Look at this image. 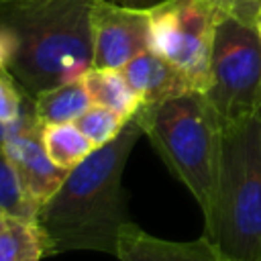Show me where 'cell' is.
Returning <instances> with one entry per match:
<instances>
[{
    "mask_svg": "<svg viewBox=\"0 0 261 261\" xmlns=\"http://www.w3.org/2000/svg\"><path fill=\"white\" fill-rule=\"evenodd\" d=\"M143 128L135 118L110 143L94 149L67 171L63 184L41 204L37 226L43 255L98 251L116 257L118 237L130 222L122 171Z\"/></svg>",
    "mask_w": 261,
    "mask_h": 261,
    "instance_id": "1",
    "label": "cell"
},
{
    "mask_svg": "<svg viewBox=\"0 0 261 261\" xmlns=\"http://www.w3.org/2000/svg\"><path fill=\"white\" fill-rule=\"evenodd\" d=\"M6 69L31 94L73 82L92 67L90 0H0Z\"/></svg>",
    "mask_w": 261,
    "mask_h": 261,
    "instance_id": "2",
    "label": "cell"
},
{
    "mask_svg": "<svg viewBox=\"0 0 261 261\" xmlns=\"http://www.w3.org/2000/svg\"><path fill=\"white\" fill-rule=\"evenodd\" d=\"M204 237L222 259L261 261V116L222 128L214 200Z\"/></svg>",
    "mask_w": 261,
    "mask_h": 261,
    "instance_id": "3",
    "label": "cell"
},
{
    "mask_svg": "<svg viewBox=\"0 0 261 261\" xmlns=\"http://www.w3.org/2000/svg\"><path fill=\"white\" fill-rule=\"evenodd\" d=\"M167 169L208 214L222 149V122L204 92H186L157 104H141L133 116Z\"/></svg>",
    "mask_w": 261,
    "mask_h": 261,
    "instance_id": "4",
    "label": "cell"
},
{
    "mask_svg": "<svg viewBox=\"0 0 261 261\" xmlns=\"http://www.w3.org/2000/svg\"><path fill=\"white\" fill-rule=\"evenodd\" d=\"M222 128L259 114L261 106V33L259 27L218 14L210 82L206 88Z\"/></svg>",
    "mask_w": 261,
    "mask_h": 261,
    "instance_id": "5",
    "label": "cell"
},
{
    "mask_svg": "<svg viewBox=\"0 0 261 261\" xmlns=\"http://www.w3.org/2000/svg\"><path fill=\"white\" fill-rule=\"evenodd\" d=\"M218 12L208 0H161L149 6V49L206 92Z\"/></svg>",
    "mask_w": 261,
    "mask_h": 261,
    "instance_id": "6",
    "label": "cell"
},
{
    "mask_svg": "<svg viewBox=\"0 0 261 261\" xmlns=\"http://www.w3.org/2000/svg\"><path fill=\"white\" fill-rule=\"evenodd\" d=\"M92 67L120 69L149 49V8L90 0Z\"/></svg>",
    "mask_w": 261,
    "mask_h": 261,
    "instance_id": "7",
    "label": "cell"
},
{
    "mask_svg": "<svg viewBox=\"0 0 261 261\" xmlns=\"http://www.w3.org/2000/svg\"><path fill=\"white\" fill-rule=\"evenodd\" d=\"M43 122L33 110V102L24 108L22 116L10 124L2 147L16 169V175L37 208L51 198V194L63 184L67 169L53 163L43 145Z\"/></svg>",
    "mask_w": 261,
    "mask_h": 261,
    "instance_id": "8",
    "label": "cell"
},
{
    "mask_svg": "<svg viewBox=\"0 0 261 261\" xmlns=\"http://www.w3.org/2000/svg\"><path fill=\"white\" fill-rule=\"evenodd\" d=\"M116 257L120 261H220L218 249L208 237L194 241H165L145 232L133 220L122 226Z\"/></svg>",
    "mask_w": 261,
    "mask_h": 261,
    "instance_id": "9",
    "label": "cell"
},
{
    "mask_svg": "<svg viewBox=\"0 0 261 261\" xmlns=\"http://www.w3.org/2000/svg\"><path fill=\"white\" fill-rule=\"evenodd\" d=\"M120 71L139 94L141 104H157L167 98L194 92L190 80L151 49L139 53L124 67H120Z\"/></svg>",
    "mask_w": 261,
    "mask_h": 261,
    "instance_id": "10",
    "label": "cell"
},
{
    "mask_svg": "<svg viewBox=\"0 0 261 261\" xmlns=\"http://www.w3.org/2000/svg\"><path fill=\"white\" fill-rule=\"evenodd\" d=\"M86 90L94 104L106 106L124 120H130L141 106L139 94L133 90L120 69L112 67H90L82 75Z\"/></svg>",
    "mask_w": 261,
    "mask_h": 261,
    "instance_id": "11",
    "label": "cell"
},
{
    "mask_svg": "<svg viewBox=\"0 0 261 261\" xmlns=\"http://www.w3.org/2000/svg\"><path fill=\"white\" fill-rule=\"evenodd\" d=\"M92 98L82 77L43 90L33 96V110L43 124L49 122H75L90 106Z\"/></svg>",
    "mask_w": 261,
    "mask_h": 261,
    "instance_id": "12",
    "label": "cell"
},
{
    "mask_svg": "<svg viewBox=\"0 0 261 261\" xmlns=\"http://www.w3.org/2000/svg\"><path fill=\"white\" fill-rule=\"evenodd\" d=\"M43 257L37 222L0 210V261H33Z\"/></svg>",
    "mask_w": 261,
    "mask_h": 261,
    "instance_id": "13",
    "label": "cell"
},
{
    "mask_svg": "<svg viewBox=\"0 0 261 261\" xmlns=\"http://www.w3.org/2000/svg\"><path fill=\"white\" fill-rule=\"evenodd\" d=\"M43 145L55 165L73 169L80 165L96 147L75 126V122H49L43 124Z\"/></svg>",
    "mask_w": 261,
    "mask_h": 261,
    "instance_id": "14",
    "label": "cell"
},
{
    "mask_svg": "<svg viewBox=\"0 0 261 261\" xmlns=\"http://www.w3.org/2000/svg\"><path fill=\"white\" fill-rule=\"evenodd\" d=\"M0 210L20 216L24 220H35L39 212V208L27 196L2 143H0Z\"/></svg>",
    "mask_w": 261,
    "mask_h": 261,
    "instance_id": "15",
    "label": "cell"
},
{
    "mask_svg": "<svg viewBox=\"0 0 261 261\" xmlns=\"http://www.w3.org/2000/svg\"><path fill=\"white\" fill-rule=\"evenodd\" d=\"M126 120L122 116H118L116 112H112L106 106L100 104H92L77 120L75 126L86 135V139L98 149L106 143H110L112 139L118 137V133L124 128Z\"/></svg>",
    "mask_w": 261,
    "mask_h": 261,
    "instance_id": "16",
    "label": "cell"
},
{
    "mask_svg": "<svg viewBox=\"0 0 261 261\" xmlns=\"http://www.w3.org/2000/svg\"><path fill=\"white\" fill-rule=\"evenodd\" d=\"M24 96L16 86L12 73L2 67L0 69V124H14L24 112Z\"/></svg>",
    "mask_w": 261,
    "mask_h": 261,
    "instance_id": "17",
    "label": "cell"
},
{
    "mask_svg": "<svg viewBox=\"0 0 261 261\" xmlns=\"http://www.w3.org/2000/svg\"><path fill=\"white\" fill-rule=\"evenodd\" d=\"M218 14L239 18L247 24H259L261 20V0H208Z\"/></svg>",
    "mask_w": 261,
    "mask_h": 261,
    "instance_id": "18",
    "label": "cell"
},
{
    "mask_svg": "<svg viewBox=\"0 0 261 261\" xmlns=\"http://www.w3.org/2000/svg\"><path fill=\"white\" fill-rule=\"evenodd\" d=\"M8 57H10V43H8V37L4 35V31L0 29V69L8 65Z\"/></svg>",
    "mask_w": 261,
    "mask_h": 261,
    "instance_id": "19",
    "label": "cell"
},
{
    "mask_svg": "<svg viewBox=\"0 0 261 261\" xmlns=\"http://www.w3.org/2000/svg\"><path fill=\"white\" fill-rule=\"evenodd\" d=\"M114 4H122V6H135V8H149L153 6L157 0H108Z\"/></svg>",
    "mask_w": 261,
    "mask_h": 261,
    "instance_id": "20",
    "label": "cell"
},
{
    "mask_svg": "<svg viewBox=\"0 0 261 261\" xmlns=\"http://www.w3.org/2000/svg\"><path fill=\"white\" fill-rule=\"evenodd\" d=\"M220 261H230V259H220Z\"/></svg>",
    "mask_w": 261,
    "mask_h": 261,
    "instance_id": "21",
    "label": "cell"
},
{
    "mask_svg": "<svg viewBox=\"0 0 261 261\" xmlns=\"http://www.w3.org/2000/svg\"><path fill=\"white\" fill-rule=\"evenodd\" d=\"M259 116H261V106H259Z\"/></svg>",
    "mask_w": 261,
    "mask_h": 261,
    "instance_id": "22",
    "label": "cell"
},
{
    "mask_svg": "<svg viewBox=\"0 0 261 261\" xmlns=\"http://www.w3.org/2000/svg\"><path fill=\"white\" fill-rule=\"evenodd\" d=\"M33 261H41V259H33Z\"/></svg>",
    "mask_w": 261,
    "mask_h": 261,
    "instance_id": "23",
    "label": "cell"
}]
</instances>
